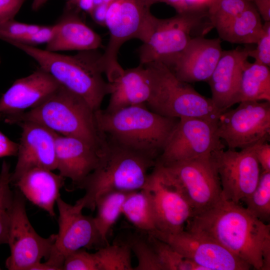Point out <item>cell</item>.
<instances>
[{
	"mask_svg": "<svg viewBox=\"0 0 270 270\" xmlns=\"http://www.w3.org/2000/svg\"><path fill=\"white\" fill-rule=\"evenodd\" d=\"M61 84L39 67L32 74L16 80L0 98V116L18 114L40 104Z\"/></svg>",
	"mask_w": 270,
	"mask_h": 270,
	"instance_id": "cell-20",
	"label": "cell"
},
{
	"mask_svg": "<svg viewBox=\"0 0 270 270\" xmlns=\"http://www.w3.org/2000/svg\"><path fill=\"white\" fill-rule=\"evenodd\" d=\"M184 230L218 243L256 270H270V226L223 197L193 216Z\"/></svg>",
	"mask_w": 270,
	"mask_h": 270,
	"instance_id": "cell-1",
	"label": "cell"
},
{
	"mask_svg": "<svg viewBox=\"0 0 270 270\" xmlns=\"http://www.w3.org/2000/svg\"><path fill=\"white\" fill-rule=\"evenodd\" d=\"M18 144L8 138L0 131V158L17 156Z\"/></svg>",
	"mask_w": 270,
	"mask_h": 270,
	"instance_id": "cell-41",
	"label": "cell"
},
{
	"mask_svg": "<svg viewBox=\"0 0 270 270\" xmlns=\"http://www.w3.org/2000/svg\"><path fill=\"white\" fill-rule=\"evenodd\" d=\"M268 140L258 142L255 149L256 159L261 167V171L270 172V145Z\"/></svg>",
	"mask_w": 270,
	"mask_h": 270,
	"instance_id": "cell-40",
	"label": "cell"
},
{
	"mask_svg": "<svg viewBox=\"0 0 270 270\" xmlns=\"http://www.w3.org/2000/svg\"><path fill=\"white\" fill-rule=\"evenodd\" d=\"M252 2V0H219L212 4L208 10V14L212 28L220 32Z\"/></svg>",
	"mask_w": 270,
	"mask_h": 270,
	"instance_id": "cell-32",
	"label": "cell"
},
{
	"mask_svg": "<svg viewBox=\"0 0 270 270\" xmlns=\"http://www.w3.org/2000/svg\"><path fill=\"white\" fill-rule=\"evenodd\" d=\"M4 120L10 124L22 122L40 124L57 134L82 140L100 155L108 146L97 124L94 110L84 99L62 85L29 111Z\"/></svg>",
	"mask_w": 270,
	"mask_h": 270,
	"instance_id": "cell-3",
	"label": "cell"
},
{
	"mask_svg": "<svg viewBox=\"0 0 270 270\" xmlns=\"http://www.w3.org/2000/svg\"><path fill=\"white\" fill-rule=\"evenodd\" d=\"M110 84V100L104 110L112 112L131 106H150L161 88L160 63L154 62L124 70Z\"/></svg>",
	"mask_w": 270,
	"mask_h": 270,
	"instance_id": "cell-16",
	"label": "cell"
},
{
	"mask_svg": "<svg viewBox=\"0 0 270 270\" xmlns=\"http://www.w3.org/2000/svg\"><path fill=\"white\" fill-rule=\"evenodd\" d=\"M220 38H192L186 48L167 66L179 80L208 82L222 55Z\"/></svg>",
	"mask_w": 270,
	"mask_h": 270,
	"instance_id": "cell-19",
	"label": "cell"
},
{
	"mask_svg": "<svg viewBox=\"0 0 270 270\" xmlns=\"http://www.w3.org/2000/svg\"><path fill=\"white\" fill-rule=\"evenodd\" d=\"M80 12L66 2L62 14L54 24V34L46 44V50L80 52L97 50L102 46L101 37L83 21Z\"/></svg>",
	"mask_w": 270,
	"mask_h": 270,
	"instance_id": "cell-22",
	"label": "cell"
},
{
	"mask_svg": "<svg viewBox=\"0 0 270 270\" xmlns=\"http://www.w3.org/2000/svg\"><path fill=\"white\" fill-rule=\"evenodd\" d=\"M54 30V24L42 26L37 32L21 36L8 43L10 44L12 42H18L34 46L38 44H46L52 38Z\"/></svg>",
	"mask_w": 270,
	"mask_h": 270,
	"instance_id": "cell-38",
	"label": "cell"
},
{
	"mask_svg": "<svg viewBox=\"0 0 270 270\" xmlns=\"http://www.w3.org/2000/svg\"><path fill=\"white\" fill-rule=\"evenodd\" d=\"M122 214L140 230L148 233L156 230L152 198L146 188L128 194L122 206Z\"/></svg>",
	"mask_w": 270,
	"mask_h": 270,
	"instance_id": "cell-27",
	"label": "cell"
},
{
	"mask_svg": "<svg viewBox=\"0 0 270 270\" xmlns=\"http://www.w3.org/2000/svg\"><path fill=\"white\" fill-rule=\"evenodd\" d=\"M42 26L20 22L14 19L0 24V39L8 42L38 30Z\"/></svg>",
	"mask_w": 270,
	"mask_h": 270,
	"instance_id": "cell-36",
	"label": "cell"
},
{
	"mask_svg": "<svg viewBox=\"0 0 270 270\" xmlns=\"http://www.w3.org/2000/svg\"><path fill=\"white\" fill-rule=\"evenodd\" d=\"M154 167L182 194L192 208V216L223 197L212 154L166 165L156 164Z\"/></svg>",
	"mask_w": 270,
	"mask_h": 270,
	"instance_id": "cell-8",
	"label": "cell"
},
{
	"mask_svg": "<svg viewBox=\"0 0 270 270\" xmlns=\"http://www.w3.org/2000/svg\"><path fill=\"white\" fill-rule=\"evenodd\" d=\"M224 148L216 123L194 118H180L155 164L166 165L212 154Z\"/></svg>",
	"mask_w": 270,
	"mask_h": 270,
	"instance_id": "cell-13",
	"label": "cell"
},
{
	"mask_svg": "<svg viewBox=\"0 0 270 270\" xmlns=\"http://www.w3.org/2000/svg\"><path fill=\"white\" fill-rule=\"evenodd\" d=\"M262 25L260 16L252 2L218 34L220 39L232 44H256Z\"/></svg>",
	"mask_w": 270,
	"mask_h": 270,
	"instance_id": "cell-25",
	"label": "cell"
},
{
	"mask_svg": "<svg viewBox=\"0 0 270 270\" xmlns=\"http://www.w3.org/2000/svg\"><path fill=\"white\" fill-rule=\"evenodd\" d=\"M246 208L261 221L270 218V172H261L258 184L252 192L244 199Z\"/></svg>",
	"mask_w": 270,
	"mask_h": 270,
	"instance_id": "cell-31",
	"label": "cell"
},
{
	"mask_svg": "<svg viewBox=\"0 0 270 270\" xmlns=\"http://www.w3.org/2000/svg\"><path fill=\"white\" fill-rule=\"evenodd\" d=\"M161 74L160 92L148 109L167 117L199 118L216 123L222 112L211 98L198 93L188 83L179 80L163 64Z\"/></svg>",
	"mask_w": 270,
	"mask_h": 270,
	"instance_id": "cell-12",
	"label": "cell"
},
{
	"mask_svg": "<svg viewBox=\"0 0 270 270\" xmlns=\"http://www.w3.org/2000/svg\"><path fill=\"white\" fill-rule=\"evenodd\" d=\"M98 126L108 144L156 160L180 118L162 116L146 104L126 107L112 112L94 111Z\"/></svg>",
	"mask_w": 270,
	"mask_h": 270,
	"instance_id": "cell-2",
	"label": "cell"
},
{
	"mask_svg": "<svg viewBox=\"0 0 270 270\" xmlns=\"http://www.w3.org/2000/svg\"><path fill=\"white\" fill-rule=\"evenodd\" d=\"M56 238V234L44 238L36 232L27 216L24 197L15 190L8 241L10 254L6 261V268L30 270L42 258L48 259Z\"/></svg>",
	"mask_w": 270,
	"mask_h": 270,
	"instance_id": "cell-10",
	"label": "cell"
},
{
	"mask_svg": "<svg viewBox=\"0 0 270 270\" xmlns=\"http://www.w3.org/2000/svg\"><path fill=\"white\" fill-rule=\"evenodd\" d=\"M31 56L40 67L62 86L84 99L96 111L110 92L104 77L102 56L98 49L66 55L18 42L10 44Z\"/></svg>",
	"mask_w": 270,
	"mask_h": 270,
	"instance_id": "cell-4",
	"label": "cell"
},
{
	"mask_svg": "<svg viewBox=\"0 0 270 270\" xmlns=\"http://www.w3.org/2000/svg\"><path fill=\"white\" fill-rule=\"evenodd\" d=\"M56 156L59 174L77 186L96 167L100 156L82 140L57 133Z\"/></svg>",
	"mask_w": 270,
	"mask_h": 270,
	"instance_id": "cell-23",
	"label": "cell"
},
{
	"mask_svg": "<svg viewBox=\"0 0 270 270\" xmlns=\"http://www.w3.org/2000/svg\"><path fill=\"white\" fill-rule=\"evenodd\" d=\"M148 234L166 242L204 270H248L252 268L218 243L185 230L177 233L155 230Z\"/></svg>",
	"mask_w": 270,
	"mask_h": 270,
	"instance_id": "cell-15",
	"label": "cell"
},
{
	"mask_svg": "<svg viewBox=\"0 0 270 270\" xmlns=\"http://www.w3.org/2000/svg\"><path fill=\"white\" fill-rule=\"evenodd\" d=\"M128 242L106 245L94 254L98 270H133Z\"/></svg>",
	"mask_w": 270,
	"mask_h": 270,
	"instance_id": "cell-30",
	"label": "cell"
},
{
	"mask_svg": "<svg viewBox=\"0 0 270 270\" xmlns=\"http://www.w3.org/2000/svg\"><path fill=\"white\" fill-rule=\"evenodd\" d=\"M64 270H98L94 254L87 252L83 248L68 254L64 259Z\"/></svg>",
	"mask_w": 270,
	"mask_h": 270,
	"instance_id": "cell-35",
	"label": "cell"
},
{
	"mask_svg": "<svg viewBox=\"0 0 270 270\" xmlns=\"http://www.w3.org/2000/svg\"><path fill=\"white\" fill-rule=\"evenodd\" d=\"M43 168H33L22 174L12 182L34 204L54 216V206L60 196V190L64 178Z\"/></svg>",
	"mask_w": 270,
	"mask_h": 270,
	"instance_id": "cell-24",
	"label": "cell"
},
{
	"mask_svg": "<svg viewBox=\"0 0 270 270\" xmlns=\"http://www.w3.org/2000/svg\"><path fill=\"white\" fill-rule=\"evenodd\" d=\"M144 188L152 198L156 230L166 233L184 230L192 216V208L182 194L156 168H153Z\"/></svg>",
	"mask_w": 270,
	"mask_h": 270,
	"instance_id": "cell-17",
	"label": "cell"
},
{
	"mask_svg": "<svg viewBox=\"0 0 270 270\" xmlns=\"http://www.w3.org/2000/svg\"><path fill=\"white\" fill-rule=\"evenodd\" d=\"M156 3L154 0H114L109 4L105 26L110 38L102 56L104 74L109 82L124 70L118 60L122 45L132 38L143 42L148 37L156 18L150 8Z\"/></svg>",
	"mask_w": 270,
	"mask_h": 270,
	"instance_id": "cell-6",
	"label": "cell"
},
{
	"mask_svg": "<svg viewBox=\"0 0 270 270\" xmlns=\"http://www.w3.org/2000/svg\"><path fill=\"white\" fill-rule=\"evenodd\" d=\"M109 4L102 3L94 6L90 13L92 20L98 24L105 26L106 14Z\"/></svg>",
	"mask_w": 270,
	"mask_h": 270,
	"instance_id": "cell-42",
	"label": "cell"
},
{
	"mask_svg": "<svg viewBox=\"0 0 270 270\" xmlns=\"http://www.w3.org/2000/svg\"><path fill=\"white\" fill-rule=\"evenodd\" d=\"M0 62H1V61H0Z\"/></svg>",
	"mask_w": 270,
	"mask_h": 270,
	"instance_id": "cell-50",
	"label": "cell"
},
{
	"mask_svg": "<svg viewBox=\"0 0 270 270\" xmlns=\"http://www.w3.org/2000/svg\"><path fill=\"white\" fill-rule=\"evenodd\" d=\"M147 240L154 250L164 270H204L202 266L184 258L166 242L150 234Z\"/></svg>",
	"mask_w": 270,
	"mask_h": 270,
	"instance_id": "cell-33",
	"label": "cell"
},
{
	"mask_svg": "<svg viewBox=\"0 0 270 270\" xmlns=\"http://www.w3.org/2000/svg\"><path fill=\"white\" fill-rule=\"evenodd\" d=\"M108 144L100 156L96 167L78 185L85 190V194L77 201L92 210L95 209L96 199L105 193L143 189L148 180V171L156 163L143 154Z\"/></svg>",
	"mask_w": 270,
	"mask_h": 270,
	"instance_id": "cell-5",
	"label": "cell"
},
{
	"mask_svg": "<svg viewBox=\"0 0 270 270\" xmlns=\"http://www.w3.org/2000/svg\"><path fill=\"white\" fill-rule=\"evenodd\" d=\"M218 0H212V4H211L210 5H212V4H213L215 3V2H218ZM210 6H209V7H210Z\"/></svg>",
	"mask_w": 270,
	"mask_h": 270,
	"instance_id": "cell-49",
	"label": "cell"
},
{
	"mask_svg": "<svg viewBox=\"0 0 270 270\" xmlns=\"http://www.w3.org/2000/svg\"><path fill=\"white\" fill-rule=\"evenodd\" d=\"M102 2L106 4H111L114 0H102Z\"/></svg>",
	"mask_w": 270,
	"mask_h": 270,
	"instance_id": "cell-48",
	"label": "cell"
},
{
	"mask_svg": "<svg viewBox=\"0 0 270 270\" xmlns=\"http://www.w3.org/2000/svg\"><path fill=\"white\" fill-rule=\"evenodd\" d=\"M156 3L163 2L172 7L177 12L180 13L184 12L187 10L188 8L184 0H154Z\"/></svg>",
	"mask_w": 270,
	"mask_h": 270,
	"instance_id": "cell-46",
	"label": "cell"
},
{
	"mask_svg": "<svg viewBox=\"0 0 270 270\" xmlns=\"http://www.w3.org/2000/svg\"><path fill=\"white\" fill-rule=\"evenodd\" d=\"M256 44L255 49L252 48L249 56L254 59V62L270 66V22H265L262 25V30L260 36Z\"/></svg>",
	"mask_w": 270,
	"mask_h": 270,
	"instance_id": "cell-37",
	"label": "cell"
},
{
	"mask_svg": "<svg viewBox=\"0 0 270 270\" xmlns=\"http://www.w3.org/2000/svg\"><path fill=\"white\" fill-rule=\"evenodd\" d=\"M212 28L208 10L188 9L170 18L156 17L138 50L140 64L159 62L168 66L187 46L192 34L200 30L206 34Z\"/></svg>",
	"mask_w": 270,
	"mask_h": 270,
	"instance_id": "cell-7",
	"label": "cell"
},
{
	"mask_svg": "<svg viewBox=\"0 0 270 270\" xmlns=\"http://www.w3.org/2000/svg\"></svg>",
	"mask_w": 270,
	"mask_h": 270,
	"instance_id": "cell-51",
	"label": "cell"
},
{
	"mask_svg": "<svg viewBox=\"0 0 270 270\" xmlns=\"http://www.w3.org/2000/svg\"><path fill=\"white\" fill-rule=\"evenodd\" d=\"M265 22H270V0H252Z\"/></svg>",
	"mask_w": 270,
	"mask_h": 270,
	"instance_id": "cell-43",
	"label": "cell"
},
{
	"mask_svg": "<svg viewBox=\"0 0 270 270\" xmlns=\"http://www.w3.org/2000/svg\"><path fill=\"white\" fill-rule=\"evenodd\" d=\"M130 192H110L100 196L96 201L97 214L94 220L105 244H108L107 240L108 232L122 214L124 202Z\"/></svg>",
	"mask_w": 270,
	"mask_h": 270,
	"instance_id": "cell-28",
	"label": "cell"
},
{
	"mask_svg": "<svg viewBox=\"0 0 270 270\" xmlns=\"http://www.w3.org/2000/svg\"><path fill=\"white\" fill-rule=\"evenodd\" d=\"M10 164L4 160L0 172V245L8 244L14 202V191L10 187Z\"/></svg>",
	"mask_w": 270,
	"mask_h": 270,
	"instance_id": "cell-29",
	"label": "cell"
},
{
	"mask_svg": "<svg viewBox=\"0 0 270 270\" xmlns=\"http://www.w3.org/2000/svg\"><path fill=\"white\" fill-rule=\"evenodd\" d=\"M25 0H0V24L14 19Z\"/></svg>",
	"mask_w": 270,
	"mask_h": 270,
	"instance_id": "cell-39",
	"label": "cell"
},
{
	"mask_svg": "<svg viewBox=\"0 0 270 270\" xmlns=\"http://www.w3.org/2000/svg\"><path fill=\"white\" fill-rule=\"evenodd\" d=\"M58 212V232L50 255L45 262L54 270H62L65 258L83 248H92L105 244L96 226L94 217L82 214L83 205L76 201L71 205L60 196L56 203Z\"/></svg>",
	"mask_w": 270,
	"mask_h": 270,
	"instance_id": "cell-9",
	"label": "cell"
},
{
	"mask_svg": "<svg viewBox=\"0 0 270 270\" xmlns=\"http://www.w3.org/2000/svg\"><path fill=\"white\" fill-rule=\"evenodd\" d=\"M17 124L21 127L22 132L18 143V160L12 172L10 183L33 168L56 169V132L34 122H22Z\"/></svg>",
	"mask_w": 270,
	"mask_h": 270,
	"instance_id": "cell-18",
	"label": "cell"
},
{
	"mask_svg": "<svg viewBox=\"0 0 270 270\" xmlns=\"http://www.w3.org/2000/svg\"><path fill=\"white\" fill-rule=\"evenodd\" d=\"M128 243L138 260V264L134 270H164L154 250L147 239L134 237Z\"/></svg>",
	"mask_w": 270,
	"mask_h": 270,
	"instance_id": "cell-34",
	"label": "cell"
},
{
	"mask_svg": "<svg viewBox=\"0 0 270 270\" xmlns=\"http://www.w3.org/2000/svg\"><path fill=\"white\" fill-rule=\"evenodd\" d=\"M218 137L228 148L243 149L270 135V102L244 101L222 112L216 122Z\"/></svg>",
	"mask_w": 270,
	"mask_h": 270,
	"instance_id": "cell-11",
	"label": "cell"
},
{
	"mask_svg": "<svg viewBox=\"0 0 270 270\" xmlns=\"http://www.w3.org/2000/svg\"><path fill=\"white\" fill-rule=\"evenodd\" d=\"M66 2L74 6L81 11L90 14L94 7V0H65Z\"/></svg>",
	"mask_w": 270,
	"mask_h": 270,
	"instance_id": "cell-44",
	"label": "cell"
},
{
	"mask_svg": "<svg viewBox=\"0 0 270 270\" xmlns=\"http://www.w3.org/2000/svg\"><path fill=\"white\" fill-rule=\"evenodd\" d=\"M270 102V67L248 62L242 74L237 102Z\"/></svg>",
	"mask_w": 270,
	"mask_h": 270,
	"instance_id": "cell-26",
	"label": "cell"
},
{
	"mask_svg": "<svg viewBox=\"0 0 270 270\" xmlns=\"http://www.w3.org/2000/svg\"><path fill=\"white\" fill-rule=\"evenodd\" d=\"M257 143L240 151L222 148L212 154L224 199L238 204L256 188L262 172L255 154Z\"/></svg>",
	"mask_w": 270,
	"mask_h": 270,
	"instance_id": "cell-14",
	"label": "cell"
},
{
	"mask_svg": "<svg viewBox=\"0 0 270 270\" xmlns=\"http://www.w3.org/2000/svg\"><path fill=\"white\" fill-rule=\"evenodd\" d=\"M48 0H34L32 4V8L34 11L40 10Z\"/></svg>",
	"mask_w": 270,
	"mask_h": 270,
	"instance_id": "cell-47",
	"label": "cell"
},
{
	"mask_svg": "<svg viewBox=\"0 0 270 270\" xmlns=\"http://www.w3.org/2000/svg\"><path fill=\"white\" fill-rule=\"evenodd\" d=\"M188 8L196 10H208L212 0H184Z\"/></svg>",
	"mask_w": 270,
	"mask_h": 270,
	"instance_id": "cell-45",
	"label": "cell"
},
{
	"mask_svg": "<svg viewBox=\"0 0 270 270\" xmlns=\"http://www.w3.org/2000/svg\"><path fill=\"white\" fill-rule=\"evenodd\" d=\"M252 48L222 50L212 74L208 80L212 100L222 112L238 103L237 98L242 71Z\"/></svg>",
	"mask_w": 270,
	"mask_h": 270,
	"instance_id": "cell-21",
	"label": "cell"
}]
</instances>
